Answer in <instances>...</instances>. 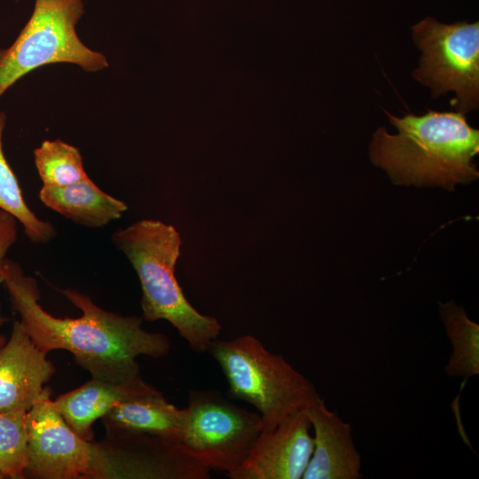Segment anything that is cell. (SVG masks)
Here are the masks:
<instances>
[{"label": "cell", "mask_w": 479, "mask_h": 479, "mask_svg": "<svg viewBox=\"0 0 479 479\" xmlns=\"http://www.w3.org/2000/svg\"><path fill=\"white\" fill-rule=\"evenodd\" d=\"M0 283L37 348L46 355L55 349L69 351L92 378L123 385L144 383L137 357H161L170 349L167 336L145 330L142 318L107 311L76 290L59 292L82 315L52 316L39 302L36 279L26 275L17 262L6 257L0 263Z\"/></svg>", "instance_id": "cell-1"}, {"label": "cell", "mask_w": 479, "mask_h": 479, "mask_svg": "<svg viewBox=\"0 0 479 479\" xmlns=\"http://www.w3.org/2000/svg\"><path fill=\"white\" fill-rule=\"evenodd\" d=\"M385 113L397 134L378 128L369 156L394 184L453 191L456 185L478 178L474 158L479 153V130L469 125L465 114L428 110L422 115L397 117Z\"/></svg>", "instance_id": "cell-2"}, {"label": "cell", "mask_w": 479, "mask_h": 479, "mask_svg": "<svg viewBox=\"0 0 479 479\" xmlns=\"http://www.w3.org/2000/svg\"><path fill=\"white\" fill-rule=\"evenodd\" d=\"M111 240L129 259L142 288L141 307L147 321H169L195 352L208 351L217 339L221 325L200 314L185 298L175 269L181 238L169 224L143 219L115 231Z\"/></svg>", "instance_id": "cell-3"}, {"label": "cell", "mask_w": 479, "mask_h": 479, "mask_svg": "<svg viewBox=\"0 0 479 479\" xmlns=\"http://www.w3.org/2000/svg\"><path fill=\"white\" fill-rule=\"evenodd\" d=\"M208 351L222 368L230 395L256 408L263 432L273 430L286 417L306 409L319 396L309 379L255 336L216 339Z\"/></svg>", "instance_id": "cell-4"}, {"label": "cell", "mask_w": 479, "mask_h": 479, "mask_svg": "<svg viewBox=\"0 0 479 479\" xmlns=\"http://www.w3.org/2000/svg\"><path fill=\"white\" fill-rule=\"evenodd\" d=\"M83 13V0H35L19 35L0 49V98L20 78L49 64H73L86 72L109 66L103 53L85 45L77 35Z\"/></svg>", "instance_id": "cell-5"}, {"label": "cell", "mask_w": 479, "mask_h": 479, "mask_svg": "<svg viewBox=\"0 0 479 479\" xmlns=\"http://www.w3.org/2000/svg\"><path fill=\"white\" fill-rule=\"evenodd\" d=\"M421 52L412 77L436 98L455 97L452 108L467 115L479 107V22L444 24L426 17L411 27Z\"/></svg>", "instance_id": "cell-6"}, {"label": "cell", "mask_w": 479, "mask_h": 479, "mask_svg": "<svg viewBox=\"0 0 479 479\" xmlns=\"http://www.w3.org/2000/svg\"><path fill=\"white\" fill-rule=\"evenodd\" d=\"M179 445L210 470L227 475L248 458L263 432L259 413L213 390H191Z\"/></svg>", "instance_id": "cell-7"}, {"label": "cell", "mask_w": 479, "mask_h": 479, "mask_svg": "<svg viewBox=\"0 0 479 479\" xmlns=\"http://www.w3.org/2000/svg\"><path fill=\"white\" fill-rule=\"evenodd\" d=\"M51 389L26 413L28 464L25 477L38 479H111L113 459L106 442L79 436L51 399Z\"/></svg>", "instance_id": "cell-8"}, {"label": "cell", "mask_w": 479, "mask_h": 479, "mask_svg": "<svg viewBox=\"0 0 479 479\" xmlns=\"http://www.w3.org/2000/svg\"><path fill=\"white\" fill-rule=\"evenodd\" d=\"M306 409L286 417L273 430L262 432L232 479H301L314 449Z\"/></svg>", "instance_id": "cell-9"}, {"label": "cell", "mask_w": 479, "mask_h": 479, "mask_svg": "<svg viewBox=\"0 0 479 479\" xmlns=\"http://www.w3.org/2000/svg\"><path fill=\"white\" fill-rule=\"evenodd\" d=\"M47 355L33 342L22 323H13L0 349V412H27L55 373Z\"/></svg>", "instance_id": "cell-10"}, {"label": "cell", "mask_w": 479, "mask_h": 479, "mask_svg": "<svg viewBox=\"0 0 479 479\" xmlns=\"http://www.w3.org/2000/svg\"><path fill=\"white\" fill-rule=\"evenodd\" d=\"M306 412L313 429L314 449L302 479H361V455L351 426L318 396Z\"/></svg>", "instance_id": "cell-11"}, {"label": "cell", "mask_w": 479, "mask_h": 479, "mask_svg": "<svg viewBox=\"0 0 479 479\" xmlns=\"http://www.w3.org/2000/svg\"><path fill=\"white\" fill-rule=\"evenodd\" d=\"M156 391L145 381L137 385L116 384L91 378L81 387L52 400L66 423L79 436L91 441L93 423L118 403Z\"/></svg>", "instance_id": "cell-12"}, {"label": "cell", "mask_w": 479, "mask_h": 479, "mask_svg": "<svg viewBox=\"0 0 479 479\" xmlns=\"http://www.w3.org/2000/svg\"><path fill=\"white\" fill-rule=\"evenodd\" d=\"M102 419L108 434H147L179 444L185 412L156 390L118 403Z\"/></svg>", "instance_id": "cell-13"}, {"label": "cell", "mask_w": 479, "mask_h": 479, "mask_svg": "<svg viewBox=\"0 0 479 479\" xmlns=\"http://www.w3.org/2000/svg\"><path fill=\"white\" fill-rule=\"evenodd\" d=\"M40 200L66 219L87 228H101L122 217L128 206L101 190L90 177L59 187L43 186Z\"/></svg>", "instance_id": "cell-14"}, {"label": "cell", "mask_w": 479, "mask_h": 479, "mask_svg": "<svg viewBox=\"0 0 479 479\" xmlns=\"http://www.w3.org/2000/svg\"><path fill=\"white\" fill-rule=\"evenodd\" d=\"M439 314L452 352L444 366L451 377L468 379L479 374V325L454 301L438 302Z\"/></svg>", "instance_id": "cell-15"}, {"label": "cell", "mask_w": 479, "mask_h": 479, "mask_svg": "<svg viewBox=\"0 0 479 479\" xmlns=\"http://www.w3.org/2000/svg\"><path fill=\"white\" fill-rule=\"evenodd\" d=\"M5 125L6 114L0 112V209L16 218L30 241L47 243L56 236L57 231L51 223L40 219L25 201L19 180L3 150Z\"/></svg>", "instance_id": "cell-16"}, {"label": "cell", "mask_w": 479, "mask_h": 479, "mask_svg": "<svg viewBox=\"0 0 479 479\" xmlns=\"http://www.w3.org/2000/svg\"><path fill=\"white\" fill-rule=\"evenodd\" d=\"M33 154L43 186H66L89 177L79 149L60 139L43 141Z\"/></svg>", "instance_id": "cell-17"}, {"label": "cell", "mask_w": 479, "mask_h": 479, "mask_svg": "<svg viewBox=\"0 0 479 479\" xmlns=\"http://www.w3.org/2000/svg\"><path fill=\"white\" fill-rule=\"evenodd\" d=\"M26 413L0 412V470L5 477L25 478L28 464Z\"/></svg>", "instance_id": "cell-18"}, {"label": "cell", "mask_w": 479, "mask_h": 479, "mask_svg": "<svg viewBox=\"0 0 479 479\" xmlns=\"http://www.w3.org/2000/svg\"><path fill=\"white\" fill-rule=\"evenodd\" d=\"M17 222L13 216L0 209V263L17 240Z\"/></svg>", "instance_id": "cell-19"}, {"label": "cell", "mask_w": 479, "mask_h": 479, "mask_svg": "<svg viewBox=\"0 0 479 479\" xmlns=\"http://www.w3.org/2000/svg\"><path fill=\"white\" fill-rule=\"evenodd\" d=\"M9 320L7 317L0 316V328ZM6 338L0 333V349L6 342Z\"/></svg>", "instance_id": "cell-20"}, {"label": "cell", "mask_w": 479, "mask_h": 479, "mask_svg": "<svg viewBox=\"0 0 479 479\" xmlns=\"http://www.w3.org/2000/svg\"><path fill=\"white\" fill-rule=\"evenodd\" d=\"M2 478H5V476H4V474L1 472V470H0V479H2Z\"/></svg>", "instance_id": "cell-21"}]
</instances>
